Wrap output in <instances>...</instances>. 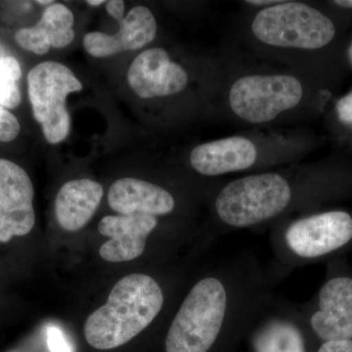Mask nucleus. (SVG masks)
I'll return each mask as SVG.
<instances>
[{
  "instance_id": "obj_1",
  "label": "nucleus",
  "mask_w": 352,
  "mask_h": 352,
  "mask_svg": "<svg viewBox=\"0 0 352 352\" xmlns=\"http://www.w3.org/2000/svg\"><path fill=\"white\" fill-rule=\"evenodd\" d=\"M163 305L156 280L139 273L127 275L115 285L107 303L88 316L85 339L101 351L124 346L155 320Z\"/></svg>"
},
{
  "instance_id": "obj_2",
  "label": "nucleus",
  "mask_w": 352,
  "mask_h": 352,
  "mask_svg": "<svg viewBox=\"0 0 352 352\" xmlns=\"http://www.w3.org/2000/svg\"><path fill=\"white\" fill-rule=\"evenodd\" d=\"M227 294L217 278L192 288L175 315L166 340V352H208L226 319Z\"/></svg>"
},
{
  "instance_id": "obj_3",
  "label": "nucleus",
  "mask_w": 352,
  "mask_h": 352,
  "mask_svg": "<svg viewBox=\"0 0 352 352\" xmlns=\"http://www.w3.org/2000/svg\"><path fill=\"white\" fill-rule=\"evenodd\" d=\"M291 199V187L283 176L264 173L227 184L217 196L215 210L227 226L242 228L281 214Z\"/></svg>"
},
{
  "instance_id": "obj_4",
  "label": "nucleus",
  "mask_w": 352,
  "mask_h": 352,
  "mask_svg": "<svg viewBox=\"0 0 352 352\" xmlns=\"http://www.w3.org/2000/svg\"><path fill=\"white\" fill-rule=\"evenodd\" d=\"M252 31L268 45L310 50L327 45L336 34L332 21L300 2H280L259 11Z\"/></svg>"
},
{
  "instance_id": "obj_5",
  "label": "nucleus",
  "mask_w": 352,
  "mask_h": 352,
  "mask_svg": "<svg viewBox=\"0 0 352 352\" xmlns=\"http://www.w3.org/2000/svg\"><path fill=\"white\" fill-rule=\"evenodd\" d=\"M82 89V82L75 74L59 62H43L30 71L28 92L32 113L50 144H58L68 138L71 117L67 97Z\"/></svg>"
},
{
  "instance_id": "obj_6",
  "label": "nucleus",
  "mask_w": 352,
  "mask_h": 352,
  "mask_svg": "<svg viewBox=\"0 0 352 352\" xmlns=\"http://www.w3.org/2000/svg\"><path fill=\"white\" fill-rule=\"evenodd\" d=\"M302 94V85L295 76H247L234 82L229 103L240 119L263 124L298 106Z\"/></svg>"
},
{
  "instance_id": "obj_7",
  "label": "nucleus",
  "mask_w": 352,
  "mask_h": 352,
  "mask_svg": "<svg viewBox=\"0 0 352 352\" xmlns=\"http://www.w3.org/2000/svg\"><path fill=\"white\" fill-rule=\"evenodd\" d=\"M31 178L13 162L0 159V242L27 235L36 223Z\"/></svg>"
},
{
  "instance_id": "obj_8",
  "label": "nucleus",
  "mask_w": 352,
  "mask_h": 352,
  "mask_svg": "<svg viewBox=\"0 0 352 352\" xmlns=\"http://www.w3.org/2000/svg\"><path fill=\"white\" fill-rule=\"evenodd\" d=\"M285 238L289 249L302 258L325 256L352 239V217L335 210L305 217L294 222Z\"/></svg>"
},
{
  "instance_id": "obj_9",
  "label": "nucleus",
  "mask_w": 352,
  "mask_h": 352,
  "mask_svg": "<svg viewBox=\"0 0 352 352\" xmlns=\"http://www.w3.org/2000/svg\"><path fill=\"white\" fill-rule=\"evenodd\" d=\"M127 80L140 98L148 99L179 94L188 83V75L163 48H151L132 62Z\"/></svg>"
},
{
  "instance_id": "obj_10",
  "label": "nucleus",
  "mask_w": 352,
  "mask_h": 352,
  "mask_svg": "<svg viewBox=\"0 0 352 352\" xmlns=\"http://www.w3.org/2000/svg\"><path fill=\"white\" fill-rule=\"evenodd\" d=\"M153 215H107L101 220L98 230L111 238L101 245L100 256L109 263H124L142 256L148 236L157 226Z\"/></svg>"
},
{
  "instance_id": "obj_11",
  "label": "nucleus",
  "mask_w": 352,
  "mask_h": 352,
  "mask_svg": "<svg viewBox=\"0 0 352 352\" xmlns=\"http://www.w3.org/2000/svg\"><path fill=\"white\" fill-rule=\"evenodd\" d=\"M120 24L117 34L88 32L83 36V46L88 54L105 58L129 50H140L156 38L157 22L145 6H136L129 11Z\"/></svg>"
},
{
  "instance_id": "obj_12",
  "label": "nucleus",
  "mask_w": 352,
  "mask_h": 352,
  "mask_svg": "<svg viewBox=\"0 0 352 352\" xmlns=\"http://www.w3.org/2000/svg\"><path fill=\"white\" fill-rule=\"evenodd\" d=\"M311 327L321 340H352V279H331L319 292V310L312 315Z\"/></svg>"
},
{
  "instance_id": "obj_13",
  "label": "nucleus",
  "mask_w": 352,
  "mask_h": 352,
  "mask_svg": "<svg viewBox=\"0 0 352 352\" xmlns=\"http://www.w3.org/2000/svg\"><path fill=\"white\" fill-rule=\"evenodd\" d=\"M256 155L251 140L235 136L197 146L190 155V162L201 175L217 176L247 170L256 162Z\"/></svg>"
},
{
  "instance_id": "obj_14",
  "label": "nucleus",
  "mask_w": 352,
  "mask_h": 352,
  "mask_svg": "<svg viewBox=\"0 0 352 352\" xmlns=\"http://www.w3.org/2000/svg\"><path fill=\"white\" fill-rule=\"evenodd\" d=\"M111 208L122 215L148 214L156 217L170 214L175 208V199L153 183L138 178H120L113 182L108 193Z\"/></svg>"
},
{
  "instance_id": "obj_15",
  "label": "nucleus",
  "mask_w": 352,
  "mask_h": 352,
  "mask_svg": "<svg viewBox=\"0 0 352 352\" xmlns=\"http://www.w3.org/2000/svg\"><path fill=\"white\" fill-rule=\"evenodd\" d=\"M73 12L64 4L54 3L43 11L38 24L20 29L15 39L23 50L44 55L51 47L64 48L75 38Z\"/></svg>"
},
{
  "instance_id": "obj_16",
  "label": "nucleus",
  "mask_w": 352,
  "mask_h": 352,
  "mask_svg": "<svg viewBox=\"0 0 352 352\" xmlns=\"http://www.w3.org/2000/svg\"><path fill=\"white\" fill-rule=\"evenodd\" d=\"M103 194L101 184L87 178L65 183L55 200L59 226L69 232L80 230L94 217Z\"/></svg>"
},
{
  "instance_id": "obj_17",
  "label": "nucleus",
  "mask_w": 352,
  "mask_h": 352,
  "mask_svg": "<svg viewBox=\"0 0 352 352\" xmlns=\"http://www.w3.org/2000/svg\"><path fill=\"white\" fill-rule=\"evenodd\" d=\"M256 352H305L300 333L288 324H276L261 333L254 344Z\"/></svg>"
},
{
  "instance_id": "obj_18",
  "label": "nucleus",
  "mask_w": 352,
  "mask_h": 352,
  "mask_svg": "<svg viewBox=\"0 0 352 352\" xmlns=\"http://www.w3.org/2000/svg\"><path fill=\"white\" fill-rule=\"evenodd\" d=\"M21 103V94L17 80L7 68L4 57H0V106L15 109Z\"/></svg>"
},
{
  "instance_id": "obj_19",
  "label": "nucleus",
  "mask_w": 352,
  "mask_h": 352,
  "mask_svg": "<svg viewBox=\"0 0 352 352\" xmlns=\"http://www.w3.org/2000/svg\"><path fill=\"white\" fill-rule=\"evenodd\" d=\"M21 129L17 118L8 109L0 106V142H11Z\"/></svg>"
},
{
  "instance_id": "obj_20",
  "label": "nucleus",
  "mask_w": 352,
  "mask_h": 352,
  "mask_svg": "<svg viewBox=\"0 0 352 352\" xmlns=\"http://www.w3.org/2000/svg\"><path fill=\"white\" fill-rule=\"evenodd\" d=\"M47 344L51 352H71L63 333L56 327H48Z\"/></svg>"
},
{
  "instance_id": "obj_21",
  "label": "nucleus",
  "mask_w": 352,
  "mask_h": 352,
  "mask_svg": "<svg viewBox=\"0 0 352 352\" xmlns=\"http://www.w3.org/2000/svg\"><path fill=\"white\" fill-rule=\"evenodd\" d=\"M336 109L340 122L352 126V91L338 102Z\"/></svg>"
},
{
  "instance_id": "obj_22",
  "label": "nucleus",
  "mask_w": 352,
  "mask_h": 352,
  "mask_svg": "<svg viewBox=\"0 0 352 352\" xmlns=\"http://www.w3.org/2000/svg\"><path fill=\"white\" fill-rule=\"evenodd\" d=\"M318 352H352V340L325 342Z\"/></svg>"
},
{
  "instance_id": "obj_23",
  "label": "nucleus",
  "mask_w": 352,
  "mask_h": 352,
  "mask_svg": "<svg viewBox=\"0 0 352 352\" xmlns=\"http://www.w3.org/2000/svg\"><path fill=\"white\" fill-rule=\"evenodd\" d=\"M109 15L119 23L124 18V2L122 0H111L106 3Z\"/></svg>"
},
{
  "instance_id": "obj_24",
  "label": "nucleus",
  "mask_w": 352,
  "mask_h": 352,
  "mask_svg": "<svg viewBox=\"0 0 352 352\" xmlns=\"http://www.w3.org/2000/svg\"><path fill=\"white\" fill-rule=\"evenodd\" d=\"M247 3L251 4V6H270V4L280 3L281 1H276V0H249V1H245Z\"/></svg>"
},
{
  "instance_id": "obj_25",
  "label": "nucleus",
  "mask_w": 352,
  "mask_h": 352,
  "mask_svg": "<svg viewBox=\"0 0 352 352\" xmlns=\"http://www.w3.org/2000/svg\"><path fill=\"white\" fill-rule=\"evenodd\" d=\"M333 3L340 7H344V8H352V0H337V1H333Z\"/></svg>"
},
{
  "instance_id": "obj_26",
  "label": "nucleus",
  "mask_w": 352,
  "mask_h": 352,
  "mask_svg": "<svg viewBox=\"0 0 352 352\" xmlns=\"http://www.w3.org/2000/svg\"><path fill=\"white\" fill-rule=\"evenodd\" d=\"M87 3L91 6H99L105 3V1H103V0H87Z\"/></svg>"
},
{
  "instance_id": "obj_27",
  "label": "nucleus",
  "mask_w": 352,
  "mask_h": 352,
  "mask_svg": "<svg viewBox=\"0 0 352 352\" xmlns=\"http://www.w3.org/2000/svg\"><path fill=\"white\" fill-rule=\"evenodd\" d=\"M38 3L41 4V6H48V4L52 6L55 2L53 1V0H44V1H43V0H38Z\"/></svg>"
},
{
  "instance_id": "obj_28",
  "label": "nucleus",
  "mask_w": 352,
  "mask_h": 352,
  "mask_svg": "<svg viewBox=\"0 0 352 352\" xmlns=\"http://www.w3.org/2000/svg\"><path fill=\"white\" fill-rule=\"evenodd\" d=\"M349 59H351V62L352 64V43L351 44V46H349Z\"/></svg>"
}]
</instances>
